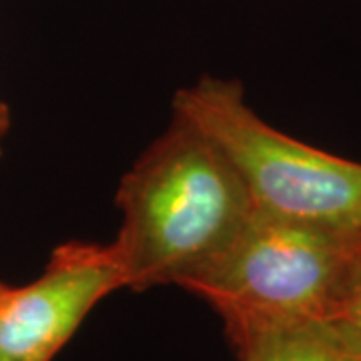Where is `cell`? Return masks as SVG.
Returning <instances> with one entry per match:
<instances>
[{
    "mask_svg": "<svg viewBox=\"0 0 361 361\" xmlns=\"http://www.w3.org/2000/svg\"><path fill=\"white\" fill-rule=\"evenodd\" d=\"M116 205L123 221L113 245L135 291L189 281L253 213L231 161L177 115L123 177Z\"/></svg>",
    "mask_w": 361,
    "mask_h": 361,
    "instance_id": "6da1fadb",
    "label": "cell"
},
{
    "mask_svg": "<svg viewBox=\"0 0 361 361\" xmlns=\"http://www.w3.org/2000/svg\"><path fill=\"white\" fill-rule=\"evenodd\" d=\"M361 269V231L251 217L209 265L180 285L223 317L227 331L325 319Z\"/></svg>",
    "mask_w": 361,
    "mask_h": 361,
    "instance_id": "7a4b0ae2",
    "label": "cell"
},
{
    "mask_svg": "<svg viewBox=\"0 0 361 361\" xmlns=\"http://www.w3.org/2000/svg\"><path fill=\"white\" fill-rule=\"evenodd\" d=\"M173 115L205 133L243 179L253 209L361 231V163L285 135L249 106L239 82L203 77L173 99Z\"/></svg>",
    "mask_w": 361,
    "mask_h": 361,
    "instance_id": "3957f363",
    "label": "cell"
},
{
    "mask_svg": "<svg viewBox=\"0 0 361 361\" xmlns=\"http://www.w3.org/2000/svg\"><path fill=\"white\" fill-rule=\"evenodd\" d=\"M127 287L113 243H65L32 283H0V361H52L92 307Z\"/></svg>",
    "mask_w": 361,
    "mask_h": 361,
    "instance_id": "277c9868",
    "label": "cell"
},
{
    "mask_svg": "<svg viewBox=\"0 0 361 361\" xmlns=\"http://www.w3.org/2000/svg\"><path fill=\"white\" fill-rule=\"evenodd\" d=\"M241 361H361V351L323 319L263 323L227 331Z\"/></svg>",
    "mask_w": 361,
    "mask_h": 361,
    "instance_id": "5b68a950",
    "label": "cell"
},
{
    "mask_svg": "<svg viewBox=\"0 0 361 361\" xmlns=\"http://www.w3.org/2000/svg\"><path fill=\"white\" fill-rule=\"evenodd\" d=\"M323 322L331 323L353 348L361 351V269Z\"/></svg>",
    "mask_w": 361,
    "mask_h": 361,
    "instance_id": "8992f818",
    "label": "cell"
},
{
    "mask_svg": "<svg viewBox=\"0 0 361 361\" xmlns=\"http://www.w3.org/2000/svg\"><path fill=\"white\" fill-rule=\"evenodd\" d=\"M8 129V111H6V106L0 103V137L6 133Z\"/></svg>",
    "mask_w": 361,
    "mask_h": 361,
    "instance_id": "52a82bcc",
    "label": "cell"
}]
</instances>
